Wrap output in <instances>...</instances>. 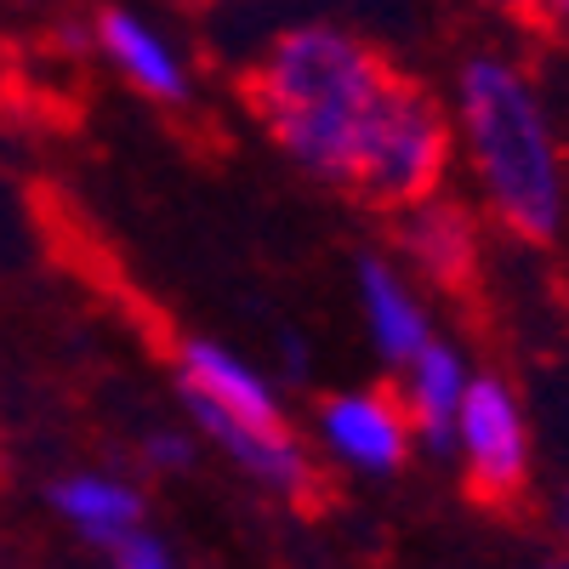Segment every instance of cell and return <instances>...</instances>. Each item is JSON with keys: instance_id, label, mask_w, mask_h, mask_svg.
Returning <instances> with one entry per match:
<instances>
[{"instance_id": "obj_5", "label": "cell", "mask_w": 569, "mask_h": 569, "mask_svg": "<svg viewBox=\"0 0 569 569\" xmlns=\"http://www.w3.org/2000/svg\"><path fill=\"white\" fill-rule=\"evenodd\" d=\"M319 439L353 472H370V479H388L410 461L416 427L399 405V393L382 388H353V393H330L319 405Z\"/></svg>"}, {"instance_id": "obj_8", "label": "cell", "mask_w": 569, "mask_h": 569, "mask_svg": "<svg viewBox=\"0 0 569 569\" xmlns=\"http://www.w3.org/2000/svg\"><path fill=\"white\" fill-rule=\"evenodd\" d=\"M194 427L217 445L228 450V461L251 472V479L284 501H308L319 490V472H313V456L302 450V439L291 433V427H251V421H222V416H194Z\"/></svg>"}, {"instance_id": "obj_2", "label": "cell", "mask_w": 569, "mask_h": 569, "mask_svg": "<svg viewBox=\"0 0 569 569\" xmlns=\"http://www.w3.org/2000/svg\"><path fill=\"white\" fill-rule=\"evenodd\" d=\"M450 120L490 217L512 240L547 246L563 228V154L536 80L501 52H472L456 69Z\"/></svg>"}, {"instance_id": "obj_6", "label": "cell", "mask_w": 569, "mask_h": 569, "mask_svg": "<svg viewBox=\"0 0 569 569\" xmlns=\"http://www.w3.org/2000/svg\"><path fill=\"white\" fill-rule=\"evenodd\" d=\"M177 393L194 416H222V421H251V427H279L284 405L273 393V382L246 365L233 348L188 337L177 348Z\"/></svg>"}, {"instance_id": "obj_16", "label": "cell", "mask_w": 569, "mask_h": 569, "mask_svg": "<svg viewBox=\"0 0 569 569\" xmlns=\"http://www.w3.org/2000/svg\"><path fill=\"white\" fill-rule=\"evenodd\" d=\"M558 530H563V541H569V490L558 496Z\"/></svg>"}, {"instance_id": "obj_11", "label": "cell", "mask_w": 569, "mask_h": 569, "mask_svg": "<svg viewBox=\"0 0 569 569\" xmlns=\"http://www.w3.org/2000/svg\"><path fill=\"white\" fill-rule=\"evenodd\" d=\"M399 376H405L399 405H405V416H410V427H416V439H427V445H450V427H456L461 393H467V382H472L467 359H461L445 337H433V342H427V348L399 370Z\"/></svg>"}, {"instance_id": "obj_17", "label": "cell", "mask_w": 569, "mask_h": 569, "mask_svg": "<svg viewBox=\"0 0 569 569\" xmlns=\"http://www.w3.org/2000/svg\"><path fill=\"white\" fill-rule=\"evenodd\" d=\"M530 569H569V558H541V563H530Z\"/></svg>"}, {"instance_id": "obj_10", "label": "cell", "mask_w": 569, "mask_h": 569, "mask_svg": "<svg viewBox=\"0 0 569 569\" xmlns=\"http://www.w3.org/2000/svg\"><path fill=\"white\" fill-rule=\"evenodd\" d=\"M91 40H98V52L120 69V80L137 86L149 103H188V63L154 23L109 7L91 23Z\"/></svg>"}, {"instance_id": "obj_12", "label": "cell", "mask_w": 569, "mask_h": 569, "mask_svg": "<svg viewBox=\"0 0 569 569\" xmlns=\"http://www.w3.org/2000/svg\"><path fill=\"white\" fill-rule=\"evenodd\" d=\"M52 507L63 525H74L91 547H114L131 530H142V496L126 479H103V472H74V479L52 485Z\"/></svg>"}, {"instance_id": "obj_4", "label": "cell", "mask_w": 569, "mask_h": 569, "mask_svg": "<svg viewBox=\"0 0 569 569\" xmlns=\"http://www.w3.org/2000/svg\"><path fill=\"white\" fill-rule=\"evenodd\" d=\"M450 450L461 461L467 496L479 507H507L530 485V416L501 376L479 370L461 393Z\"/></svg>"}, {"instance_id": "obj_7", "label": "cell", "mask_w": 569, "mask_h": 569, "mask_svg": "<svg viewBox=\"0 0 569 569\" xmlns=\"http://www.w3.org/2000/svg\"><path fill=\"white\" fill-rule=\"evenodd\" d=\"M399 217V257L433 284L445 297H467L472 284H479V222H472L456 200L433 194L421 206H405L393 211Z\"/></svg>"}, {"instance_id": "obj_1", "label": "cell", "mask_w": 569, "mask_h": 569, "mask_svg": "<svg viewBox=\"0 0 569 569\" xmlns=\"http://www.w3.org/2000/svg\"><path fill=\"white\" fill-rule=\"evenodd\" d=\"M393 63L337 23H297L268 40L246 74V103L284 160L342 182Z\"/></svg>"}, {"instance_id": "obj_15", "label": "cell", "mask_w": 569, "mask_h": 569, "mask_svg": "<svg viewBox=\"0 0 569 569\" xmlns=\"http://www.w3.org/2000/svg\"><path fill=\"white\" fill-rule=\"evenodd\" d=\"M485 7H496V12H507V18H518V23H536L547 0H485Z\"/></svg>"}, {"instance_id": "obj_3", "label": "cell", "mask_w": 569, "mask_h": 569, "mask_svg": "<svg viewBox=\"0 0 569 569\" xmlns=\"http://www.w3.org/2000/svg\"><path fill=\"white\" fill-rule=\"evenodd\" d=\"M450 166H456L450 109L421 80L393 69L388 91L376 98V109L365 120V137L348 160L342 188H353V194L376 211H405V206L445 194Z\"/></svg>"}, {"instance_id": "obj_9", "label": "cell", "mask_w": 569, "mask_h": 569, "mask_svg": "<svg viewBox=\"0 0 569 569\" xmlns=\"http://www.w3.org/2000/svg\"><path fill=\"white\" fill-rule=\"evenodd\" d=\"M359 308H365L370 348L382 353L393 370H405L427 342L439 337V330H433V313H427L421 297L410 291L405 268L388 262V257H359Z\"/></svg>"}, {"instance_id": "obj_14", "label": "cell", "mask_w": 569, "mask_h": 569, "mask_svg": "<svg viewBox=\"0 0 569 569\" xmlns=\"http://www.w3.org/2000/svg\"><path fill=\"white\" fill-rule=\"evenodd\" d=\"M149 461H154V467H188V461H194V439L154 433V439H149Z\"/></svg>"}, {"instance_id": "obj_13", "label": "cell", "mask_w": 569, "mask_h": 569, "mask_svg": "<svg viewBox=\"0 0 569 569\" xmlns=\"http://www.w3.org/2000/svg\"><path fill=\"white\" fill-rule=\"evenodd\" d=\"M109 563H114V569H177L171 547H166L160 536H149V530H131L126 541H114V547H109Z\"/></svg>"}]
</instances>
